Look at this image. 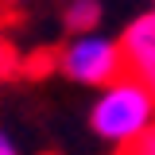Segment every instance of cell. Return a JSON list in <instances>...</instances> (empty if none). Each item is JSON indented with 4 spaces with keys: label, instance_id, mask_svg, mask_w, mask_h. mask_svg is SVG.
Here are the masks:
<instances>
[{
    "label": "cell",
    "instance_id": "cell-5",
    "mask_svg": "<svg viewBox=\"0 0 155 155\" xmlns=\"http://www.w3.org/2000/svg\"><path fill=\"white\" fill-rule=\"evenodd\" d=\"M16 70H19V51L12 47V39L0 35V81H8Z\"/></svg>",
    "mask_w": 155,
    "mask_h": 155
},
{
    "label": "cell",
    "instance_id": "cell-1",
    "mask_svg": "<svg viewBox=\"0 0 155 155\" xmlns=\"http://www.w3.org/2000/svg\"><path fill=\"white\" fill-rule=\"evenodd\" d=\"M151 120H155V93L128 74L109 81L101 89V97L93 101V109H89L93 132L109 143H120V147H128Z\"/></svg>",
    "mask_w": 155,
    "mask_h": 155
},
{
    "label": "cell",
    "instance_id": "cell-3",
    "mask_svg": "<svg viewBox=\"0 0 155 155\" xmlns=\"http://www.w3.org/2000/svg\"><path fill=\"white\" fill-rule=\"evenodd\" d=\"M120 58H124V74L143 81L155 93V8L136 16L124 35H120Z\"/></svg>",
    "mask_w": 155,
    "mask_h": 155
},
{
    "label": "cell",
    "instance_id": "cell-8",
    "mask_svg": "<svg viewBox=\"0 0 155 155\" xmlns=\"http://www.w3.org/2000/svg\"><path fill=\"white\" fill-rule=\"evenodd\" d=\"M0 4H4V0H0Z\"/></svg>",
    "mask_w": 155,
    "mask_h": 155
},
{
    "label": "cell",
    "instance_id": "cell-7",
    "mask_svg": "<svg viewBox=\"0 0 155 155\" xmlns=\"http://www.w3.org/2000/svg\"><path fill=\"white\" fill-rule=\"evenodd\" d=\"M0 155H19V151H16V143H12V136L4 132V128H0Z\"/></svg>",
    "mask_w": 155,
    "mask_h": 155
},
{
    "label": "cell",
    "instance_id": "cell-4",
    "mask_svg": "<svg viewBox=\"0 0 155 155\" xmlns=\"http://www.w3.org/2000/svg\"><path fill=\"white\" fill-rule=\"evenodd\" d=\"M66 27H70V35H85V31H97V23H101V0H70L66 4Z\"/></svg>",
    "mask_w": 155,
    "mask_h": 155
},
{
    "label": "cell",
    "instance_id": "cell-2",
    "mask_svg": "<svg viewBox=\"0 0 155 155\" xmlns=\"http://www.w3.org/2000/svg\"><path fill=\"white\" fill-rule=\"evenodd\" d=\"M58 70L81 81V85H109L124 74V58H120V39H109L101 31H85V35H70V43L58 51Z\"/></svg>",
    "mask_w": 155,
    "mask_h": 155
},
{
    "label": "cell",
    "instance_id": "cell-6",
    "mask_svg": "<svg viewBox=\"0 0 155 155\" xmlns=\"http://www.w3.org/2000/svg\"><path fill=\"white\" fill-rule=\"evenodd\" d=\"M120 155H155V120H151V124H147L140 136H136V140H132V143H128Z\"/></svg>",
    "mask_w": 155,
    "mask_h": 155
}]
</instances>
